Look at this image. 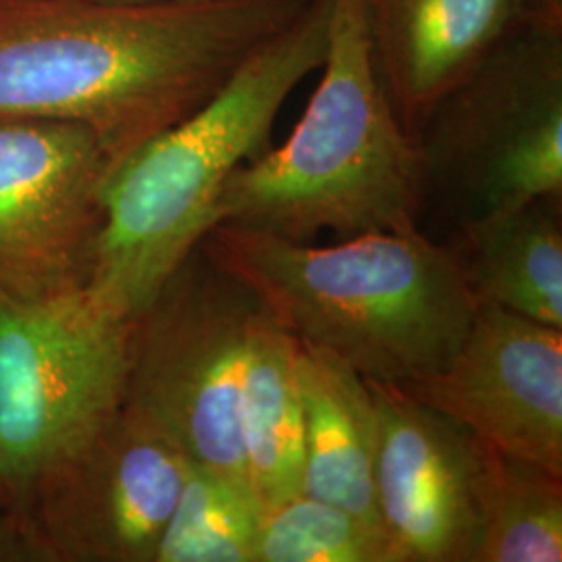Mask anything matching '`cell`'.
<instances>
[{"mask_svg": "<svg viewBox=\"0 0 562 562\" xmlns=\"http://www.w3.org/2000/svg\"><path fill=\"white\" fill-rule=\"evenodd\" d=\"M308 0H0V115L78 121L120 165L192 115Z\"/></svg>", "mask_w": 562, "mask_h": 562, "instance_id": "6da1fadb", "label": "cell"}, {"mask_svg": "<svg viewBox=\"0 0 562 562\" xmlns=\"http://www.w3.org/2000/svg\"><path fill=\"white\" fill-rule=\"evenodd\" d=\"M201 241L296 340L371 383L443 369L480 306L459 252L422 229L315 246L217 223Z\"/></svg>", "mask_w": 562, "mask_h": 562, "instance_id": "7a4b0ae2", "label": "cell"}, {"mask_svg": "<svg viewBox=\"0 0 562 562\" xmlns=\"http://www.w3.org/2000/svg\"><path fill=\"white\" fill-rule=\"evenodd\" d=\"M334 0H308L192 115L144 142L104 186L92 296L132 319L215 225L223 188L269 148L283 102L322 69Z\"/></svg>", "mask_w": 562, "mask_h": 562, "instance_id": "3957f363", "label": "cell"}, {"mask_svg": "<svg viewBox=\"0 0 562 562\" xmlns=\"http://www.w3.org/2000/svg\"><path fill=\"white\" fill-rule=\"evenodd\" d=\"M322 69L290 138L225 183L215 225L292 241L422 229V153L378 76L367 0H334Z\"/></svg>", "mask_w": 562, "mask_h": 562, "instance_id": "277c9868", "label": "cell"}, {"mask_svg": "<svg viewBox=\"0 0 562 562\" xmlns=\"http://www.w3.org/2000/svg\"><path fill=\"white\" fill-rule=\"evenodd\" d=\"M423 206L461 229L562 194V20L504 44L423 121Z\"/></svg>", "mask_w": 562, "mask_h": 562, "instance_id": "5b68a950", "label": "cell"}, {"mask_svg": "<svg viewBox=\"0 0 562 562\" xmlns=\"http://www.w3.org/2000/svg\"><path fill=\"white\" fill-rule=\"evenodd\" d=\"M262 302L199 241L130 319L123 402L188 461L248 483L238 431L246 341Z\"/></svg>", "mask_w": 562, "mask_h": 562, "instance_id": "8992f818", "label": "cell"}, {"mask_svg": "<svg viewBox=\"0 0 562 562\" xmlns=\"http://www.w3.org/2000/svg\"><path fill=\"white\" fill-rule=\"evenodd\" d=\"M130 319L88 288L0 299V508L123 404Z\"/></svg>", "mask_w": 562, "mask_h": 562, "instance_id": "52a82bcc", "label": "cell"}, {"mask_svg": "<svg viewBox=\"0 0 562 562\" xmlns=\"http://www.w3.org/2000/svg\"><path fill=\"white\" fill-rule=\"evenodd\" d=\"M190 461L125 402L20 498L0 508V554L155 562Z\"/></svg>", "mask_w": 562, "mask_h": 562, "instance_id": "ba28073f", "label": "cell"}, {"mask_svg": "<svg viewBox=\"0 0 562 562\" xmlns=\"http://www.w3.org/2000/svg\"><path fill=\"white\" fill-rule=\"evenodd\" d=\"M115 162L78 121L0 115V299L88 288Z\"/></svg>", "mask_w": 562, "mask_h": 562, "instance_id": "9c48e42d", "label": "cell"}, {"mask_svg": "<svg viewBox=\"0 0 562 562\" xmlns=\"http://www.w3.org/2000/svg\"><path fill=\"white\" fill-rule=\"evenodd\" d=\"M494 450L562 475V329L480 304L443 369L394 383Z\"/></svg>", "mask_w": 562, "mask_h": 562, "instance_id": "30bf717a", "label": "cell"}, {"mask_svg": "<svg viewBox=\"0 0 562 562\" xmlns=\"http://www.w3.org/2000/svg\"><path fill=\"white\" fill-rule=\"evenodd\" d=\"M371 390L375 503L385 531L406 562L475 561L492 448L394 383H371Z\"/></svg>", "mask_w": 562, "mask_h": 562, "instance_id": "8fae6325", "label": "cell"}, {"mask_svg": "<svg viewBox=\"0 0 562 562\" xmlns=\"http://www.w3.org/2000/svg\"><path fill=\"white\" fill-rule=\"evenodd\" d=\"M562 20V0H367L383 90L415 138L431 109L504 44Z\"/></svg>", "mask_w": 562, "mask_h": 562, "instance_id": "7c38bea8", "label": "cell"}, {"mask_svg": "<svg viewBox=\"0 0 562 562\" xmlns=\"http://www.w3.org/2000/svg\"><path fill=\"white\" fill-rule=\"evenodd\" d=\"M296 375L304 419L302 494L382 525L375 503L378 411L371 383L331 352L301 341Z\"/></svg>", "mask_w": 562, "mask_h": 562, "instance_id": "4fadbf2b", "label": "cell"}, {"mask_svg": "<svg viewBox=\"0 0 562 562\" xmlns=\"http://www.w3.org/2000/svg\"><path fill=\"white\" fill-rule=\"evenodd\" d=\"M299 340L262 306L241 367L238 431L248 482L262 510L302 494L304 419Z\"/></svg>", "mask_w": 562, "mask_h": 562, "instance_id": "5bb4252c", "label": "cell"}, {"mask_svg": "<svg viewBox=\"0 0 562 562\" xmlns=\"http://www.w3.org/2000/svg\"><path fill=\"white\" fill-rule=\"evenodd\" d=\"M561 201H538L459 229L477 304L562 329Z\"/></svg>", "mask_w": 562, "mask_h": 562, "instance_id": "9a60e30c", "label": "cell"}, {"mask_svg": "<svg viewBox=\"0 0 562 562\" xmlns=\"http://www.w3.org/2000/svg\"><path fill=\"white\" fill-rule=\"evenodd\" d=\"M561 561V473L492 448L473 562Z\"/></svg>", "mask_w": 562, "mask_h": 562, "instance_id": "2e32d148", "label": "cell"}, {"mask_svg": "<svg viewBox=\"0 0 562 562\" xmlns=\"http://www.w3.org/2000/svg\"><path fill=\"white\" fill-rule=\"evenodd\" d=\"M261 515L248 483L190 462L155 562H255Z\"/></svg>", "mask_w": 562, "mask_h": 562, "instance_id": "e0dca14e", "label": "cell"}, {"mask_svg": "<svg viewBox=\"0 0 562 562\" xmlns=\"http://www.w3.org/2000/svg\"><path fill=\"white\" fill-rule=\"evenodd\" d=\"M255 562H406L380 522L301 494L265 508Z\"/></svg>", "mask_w": 562, "mask_h": 562, "instance_id": "ac0fdd59", "label": "cell"}, {"mask_svg": "<svg viewBox=\"0 0 562 562\" xmlns=\"http://www.w3.org/2000/svg\"><path fill=\"white\" fill-rule=\"evenodd\" d=\"M111 4H176V2H199V0H99Z\"/></svg>", "mask_w": 562, "mask_h": 562, "instance_id": "d6986e66", "label": "cell"}]
</instances>
